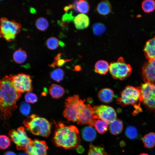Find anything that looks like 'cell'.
<instances>
[{
  "label": "cell",
  "mask_w": 155,
  "mask_h": 155,
  "mask_svg": "<svg viewBox=\"0 0 155 155\" xmlns=\"http://www.w3.org/2000/svg\"><path fill=\"white\" fill-rule=\"evenodd\" d=\"M12 75L5 76L0 80L1 117L5 120L9 119L17 109V102L21 95L13 85Z\"/></svg>",
  "instance_id": "cell-1"
},
{
  "label": "cell",
  "mask_w": 155,
  "mask_h": 155,
  "mask_svg": "<svg viewBox=\"0 0 155 155\" xmlns=\"http://www.w3.org/2000/svg\"><path fill=\"white\" fill-rule=\"evenodd\" d=\"M55 130L53 142L57 146L65 149H76L80 145V138L78 128L61 121H54Z\"/></svg>",
  "instance_id": "cell-2"
},
{
  "label": "cell",
  "mask_w": 155,
  "mask_h": 155,
  "mask_svg": "<svg viewBox=\"0 0 155 155\" xmlns=\"http://www.w3.org/2000/svg\"><path fill=\"white\" fill-rule=\"evenodd\" d=\"M142 102L140 87H135L128 86L121 92L120 96L116 100V103L122 106H133L135 108L133 114L134 115L142 112L140 103Z\"/></svg>",
  "instance_id": "cell-3"
},
{
  "label": "cell",
  "mask_w": 155,
  "mask_h": 155,
  "mask_svg": "<svg viewBox=\"0 0 155 155\" xmlns=\"http://www.w3.org/2000/svg\"><path fill=\"white\" fill-rule=\"evenodd\" d=\"M23 123L33 134L48 137L51 131L52 123L46 119L32 114L24 120Z\"/></svg>",
  "instance_id": "cell-4"
},
{
  "label": "cell",
  "mask_w": 155,
  "mask_h": 155,
  "mask_svg": "<svg viewBox=\"0 0 155 155\" xmlns=\"http://www.w3.org/2000/svg\"><path fill=\"white\" fill-rule=\"evenodd\" d=\"M84 102L80 99L78 94L68 97L64 102L65 109L63 113L64 117L69 121L77 122L80 110Z\"/></svg>",
  "instance_id": "cell-5"
},
{
  "label": "cell",
  "mask_w": 155,
  "mask_h": 155,
  "mask_svg": "<svg viewBox=\"0 0 155 155\" xmlns=\"http://www.w3.org/2000/svg\"><path fill=\"white\" fill-rule=\"evenodd\" d=\"M21 27V24L14 20L2 17L0 19V37L7 41L13 40L20 31Z\"/></svg>",
  "instance_id": "cell-6"
},
{
  "label": "cell",
  "mask_w": 155,
  "mask_h": 155,
  "mask_svg": "<svg viewBox=\"0 0 155 155\" xmlns=\"http://www.w3.org/2000/svg\"><path fill=\"white\" fill-rule=\"evenodd\" d=\"M109 71L115 79L123 80L131 74L132 68L126 63L122 57H120L116 62H112L110 65Z\"/></svg>",
  "instance_id": "cell-7"
},
{
  "label": "cell",
  "mask_w": 155,
  "mask_h": 155,
  "mask_svg": "<svg viewBox=\"0 0 155 155\" xmlns=\"http://www.w3.org/2000/svg\"><path fill=\"white\" fill-rule=\"evenodd\" d=\"M9 137L16 144V149L18 150H24L26 146L32 140L27 135L25 128L20 127L17 129H11L9 131Z\"/></svg>",
  "instance_id": "cell-8"
},
{
  "label": "cell",
  "mask_w": 155,
  "mask_h": 155,
  "mask_svg": "<svg viewBox=\"0 0 155 155\" xmlns=\"http://www.w3.org/2000/svg\"><path fill=\"white\" fill-rule=\"evenodd\" d=\"M142 102L150 110L155 111V85L144 83L140 86Z\"/></svg>",
  "instance_id": "cell-9"
},
{
  "label": "cell",
  "mask_w": 155,
  "mask_h": 155,
  "mask_svg": "<svg viewBox=\"0 0 155 155\" xmlns=\"http://www.w3.org/2000/svg\"><path fill=\"white\" fill-rule=\"evenodd\" d=\"M11 81L15 88L21 93L33 90L32 80L29 75L20 73L12 75Z\"/></svg>",
  "instance_id": "cell-10"
},
{
  "label": "cell",
  "mask_w": 155,
  "mask_h": 155,
  "mask_svg": "<svg viewBox=\"0 0 155 155\" xmlns=\"http://www.w3.org/2000/svg\"><path fill=\"white\" fill-rule=\"evenodd\" d=\"M96 119H100L110 124L117 119V114L111 107L104 105L94 106Z\"/></svg>",
  "instance_id": "cell-11"
},
{
  "label": "cell",
  "mask_w": 155,
  "mask_h": 155,
  "mask_svg": "<svg viewBox=\"0 0 155 155\" xmlns=\"http://www.w3.org/2000/svg\"><path fill=\"white\" fill-rule=\"evenodd\" d=\"M96 119L94 108L90 104L85 103L80 108L77 123L78 124H87L89 126H94Z\"/></svg>",
  "instance_id": "cell-12"
},
{
  "label": "cell",
  "mask_w": 155,
  "mask_h": 155,
  "mask_svg": "<svg viewBox=\"0 0 155 155\" xmlns=\"http://www.w3.org/2000/svg\"><path fill=\"white\" fill-rule=\"evenodd\" d=\"M48 147L46 142L37 139L31 140L25 151L29 155H47Z\"/></svg>",
  "instance_id": "cell-13"
},
{
  "label": "cell",
  "mask_w": 155,
  "mask_h": 155,
  "mask_svg": "<svg viewBox=\"0 0 155 155\" xmlns=\"http://www.w3.org/2000/svg\"><path fill=\"white\" fill-rule=\"evenodd\" d=\"M142 76L144 83H155V59L148 61L144 64Z\"/></svg>",
  "instance_id": "cell-14"
},
{
  "label": "cell",
  "mask_w": 155,
  "mask_h": 155,
  "mask_svg": "<svg viewBox=\"0 0 155 155\" xmlns=\"http://www.w3.org/2000/svg\"><path fill=\"white\" fill-rule=\"evenodd\" d=\"M144 51L145 57L148 61L155 59V36L146 42Z\"/></svg>",
  "instance_id": "cell-15"
},
{
  "label": "cell",
  "mask_w": 155,
  "mask_h": 155,
  "mask_svg": "<svg viewBox=\"0 0 155 155\" xmlns=\"http://www.w3.org/2000/svg\"><path fill=\"white\" fill-rule=\"evenodd\" d=\"M89 21L88 16L83 13L78 14L73 19L75 26L78 30H82L87 28L89 24Z\"/></svg>",
  "instance_id": "cell-16"
},
{
  "label": "cell",
  "mask_w": 155,
  "mask_h": 155,
  "mask_svg": "<svg viewBox=\"0 0 155 155\" xmlns=\"http://www.w3.org/2000/svg\"><path fill=\"white\" fill-rule=\"evenodd\" d=\"M115 96L113 91L109 88H104L100 90L98 93L99 100L105 103H109L113 100Z\"/></svg>",
  "instance_id": "cell-17"
},
{
  "label": "cell",
  "mask_w": 155,
  "mask_h": 155,
  "mask_svg": "<svg viewBox=\"0 0 155 155\" xmlns=\"http://www.w3.org/2000/svg\"><path fill=\"white\" fill-rule=\"evenodd\" d=\"M82 135L84 140L87 141L91 142L95 139L96 133L92 127L89 126L83 128L82 131Z\"/></svg>",
  "instance_id": "cell-18"
},
{
  "label": "cell",
  "mask_w": 155,
  "mask_h": 155,
  "mask_svg": "<svg viewBox=\"0 0 155 155\" xmlns=\"http://www.w3.org/2000/svg\"><path fill=\"white\" fill-rule=\"evenodd\" d=\"M49 91L51 97L55 99H58L61 97L65 93L63 88L60 86L52 84L50 87Z\"/></svg>",
  "instance_id": "cell-19"
},
{
  "label": "cell",
  "mask_w": 155,
  "mask_h": 155,
  "mask_svg": "<svg viewBox=\"0 0 155 155\" xmlns=\"http://www.w3.org/2000/svg\"><path fill=\"white\" fill-rule=\"evenodd\" d=\"M123 128L122 121L119 119H116L109 124V128L111 133L117 135L120 133Z\"/></svg>",
  "instance_id": "cell-20"
},
{
  "label": "cell",
  "mask_w": 155,
  "mask_h": 155,
  "mask_svg": "<svg viewBox=\"0 0 155 155\" xmlns=\"http://www.w3.org/2000/svg\"><path fill=\"white\" fill-rule=\"evenodd\" d=\"M109 65L104 60H100L97 61L94 66L95 71L101 75L106 74L109 70Z\"/></svg>",
  "instance_id": "cell-21"
},
{
  "label": "cell",
  "mask_w": 155,
  "mask_h": 155,
  "mask_svg": "<svg viewBox=\"0 0 155 155\" xmlns=\"http://www.w3.org/2000/svg\"><path fill=\"white\" fill-rule=\"evenodd\" d=\"M96 10L101 15H107L111 11V4L108 1H102L98 4L96 8Z\"/></svg>",
  "instance_id": "cell-22"
},
{
  "label": "cell",
  "mask_w": 155,
  "mask_h": 155,
  "mask_svg": "<svg viewBox=\"0 0 155 155\" xmlns=\"http://www.w3.org/2000/svg\"><path fill=\"white\" fill-rule=\"evenodd\" d=\"M144 147L150 148L155 146V133L151 132L146 134L142 138Z\"/></svg>",
  "instance_id": "cell-23"
},
{
  "label": "cell",
  "mask_w": 155,
  "mask_h": 155,
  "mask_svg": "<svg viewBox=\"0 0 155 155\" xmlns=\"http://www.w3.org/2000/svg\"><path fill=\"white\" fill-rule=\"evenodd\" d=\"M27 57L26 52L24 50L19 49L13 53V58L14 61L18 64L24 62Z\"/></svg>",
  "instance_id": "cell-24"
},
{
  "label": "cell",
  "mask_w": 155,
  "mask_h": 155,
  "mask_svg": "<svg viewBox=\"0 0 155 155\" xmlns=\"http://www.w3.org/2000/svg\"><path fill=\"white\" fill-rule=\"evenodd\" d=\"M88 155H108L105 150L103 147L96 146L90 143Z\"/></svg>",
  "instance_id": "cell-25"
},
{
  "label": "cell",
  "mask_w": 155,
  "mask_h": 155,
  "mask_svg": "<svg viewBox=\"0 0 155 155\" xmlns=\"http://www.w3.org/2000/svg\"><path fill=\"white\" fill-rule=\"evenodd\" d=\"M94 126L98 133L102 134L107 131L108 123L103 120L97 119L95 121Z\"/></svg>",
  "instance_id": "cell-26"
},
{
  "label": "cell",
  "mask_w": 155,
  "mask_h": 155,
  "mask_svg": "<svg viewBox=\"0 0 155 155\" xmlns=\"http://www.w3.org/2000/svg\"><path fill=\"white\" fill-rule=\"evenodd\" d=\"M76 10L79 12L83 13H86L89 11L90 6L86 1L80 0L76 2Z\"/></svg>",
  "instance_id": "cell-27"
},
{
  "label": "cell",
  "mask_w": 155,
  "mask_h": 155,
  "mask_svg": "<svg viewBox=\"0 0 155 155\" xmlns=\"http://www.w3.org/2000/svg\"><path fill=\"white\" fill-rule=\"evenodd\" d=\"M142 8L145 13H149L153 11L155 9V1L146 0L142 3Z\"/></svg>",
  "instance_id": "cell-28"
},
{
  "label": "cell",
  "mask_w": 155,
  "mask_h": 155,
  "mask_svg": "<svg viewBox=\"0 0 155 155\" xmlns=\"http://www.w3.org/2000/svg\"><path fill=\"white\" fill-rule=\"evenodd\" d=\"M64 72L61 69L56 68L51 73L50 76L52 79L56 81L59 82L62 81L64 77Z\"/></svg>",
  "instance_id": "cell-29"
},
{
  "label": "cell",
  "mask_w": 155,
  "mask_h": 155,
  "mask_svg": "<svg viewBox=\"0 0 155 155\" xmlns=\"http://www.w3.org/2000/svg\"><path fill=\"white\" fill-rule=\"evenodd\" d=\"M125 134L127 137L132 140L135 139L138 136L137 129L135 127L132 126H129L126 127Z\"/></svg>",
  "instance_id": "cell-30"
},
{
  "label": "cell",
  "mask_w": 155,
  "mask_h": 155,
  "mask_svg": "<svg viewBox=\"0 0 155 155\" xmlns=\"http://www.w3.org/2000/svg\"><path fill=\"white\" fill-rule=\"evenodd\" d=\"M35 26L39 30L44 31L48 27L49 23L47 20L42 17L38 18L36 21Z\"/></svg>",
  "instance_id": "cell-31"
},
{
  "label": "cell",
  "mask_w": 155,
  "mask_h": 155,
  "mask_svg": "<svg viewBox=\"0 0 155 155\" xmlns=\"http://www.w3.org/2000/svg\"><path fill=\"white\" fill-rule=\"evenodd\" d=\"M93 31L96 36H100L106 31V27L104 25L101 23H96L92 26Z\"/></svg>",
  "instance_id": "cell-32"
},
{
  "label": "cell",
  "mask_w": 155,
  "mask_h": 155,
  "mask_svg": "<svg viewBox=\"0 0 155 155\" xmlns=\"http://www.w3.org/2000/svg\"><path fill=\"white\" fill-rule=\"evenodd\" d=\"M46 44L48 49L53 50L58 47L59 44V41L57 38L52 36L47 40Z\"/></svg>",
  "instance_id": "cell-33"
},
{
  "label": "cell",
  "mask_w": 155,
  "mask_h": 155,
  "mask_svg": "<svg viewBox=\"0 0 155 155\" xmlns=\"http://www.w3.org/2000/svg\"><path fill=\"white\" fill-rule=\"evenodd\" d=\"M10 145V141L9 137L5 135H1L0 137V147L1 149L7 148Z\"/></svg>",
  "instance_id": "cell-34"
},
{
  "label": "cell",
  "mask_w": 155,
  "mask_h": 155,
  "mask_svg": "<svg viewBox=\"0 0 155 155\" xmlns=\"http://www.w3.org/2000/svg\"><path fill=\"white\" fill-rule=\"evenodd\" d=\"M61 53H60L56 56L55 58V61L50 65L51 66L53 67L56 65L58 67L61 66L65 62L70 60L69 59H61Z\"/></svg>",
  "instance_id": "cell-35"
},
{
  "label": "cell",
  "mask_w": 155,
  "mask_h": 155,
  "mask_svg": "<svg viewBox=\"0 0 155 155\" xmlns=\"http://www.w3.org/2000/svg\"><path fill=\"white\" fill-rule=\"evenodd\" d=\"M30 105L26 102L22 101L20 104V110L23 115H28L30 112Z\"/></svg>",
  "instance_id": "cell-36"
},
{
  "label": "cell",
  "mask_w": 155,
  "mask_h": 155,
  "mask_svg": "<svg viewBox=\"0 0 155 155\" xmlns=\"http://www.w3.org/2000/svg\"><path fill=\"white\" fill-rule=\"evenodd\" d=\"M25 99L28 103L33 104L38 100V97L34 94L30 92H27L25 96Z\"/></svg>",
  "instance_id": "cell-37"
},
{
  "label": "cell",
  "mask_w": 155,
  "mask_h": 155,
  "mask_svg": "<svg viewBox=\"0 0 155 155\" xmlns=\"http://www.w3.org/2000/svg\"><path fill=\"white\" fill-rule=\"evenodd\" d=\"M73 18V17L72 16L71 13L69 14L66 13L63 16L62 19L63 21H69L73 19H74Z\"/></svg>",
  "instance_id": "cell-38"
},
{
  "label": "cell",
  "mask_w": 155,
  "mask_h": 155,
  "mask_svg": "<svg viewBox=\"0 0 155 155\" xmlns=\"http://www.w3.org/2000/svg\"><path fill=\"white\" fill-rule=\"evenodd\" d=\"M76 149L77 152L80 153H83L84 150V149L83 147L80 145Z\"/></svg>",
  "instance_id": "cell-39"
},
{
  "label": "cell",
  "mask_w": 155,
  "mask_h": 155,
  "mask_svg": "<svg viewBox=\"0 0 155 155\" xmlns=\"http://www.w3.org/2000/svg\"><path fill=\"white\" fill-rule=\"evenodd\" d=\"M3 155H16V154L13 152L8 151L5 152Z\"/></svg>",
  "instance_id": "cell-40"
},
{
  "label": "cell",
  "mask_w": 155,
  "mask_h": 155,
  "mask_svg": "<svg viewBox=\"0 0 155 155\" xmlns=\"http://www.w3.org/2000/svg\"><path fill=\"white\" fill-rule=\"evenodd\" d=\"M35 10L33 8H32V9H30V11L32 13H34L35 11Z\"/></svg>",
  "instance_id": "cell-41"
},
{
  "label": "cell",
  "mask_w": 155,
  "mask_h": 155,
  "mask_svg": "<svg viewBox=\"0 0 155 155\" xmlns=\"http://www.w3.org/2000/svg\"><path fill=\"white\" fill-rule=\"evenodd\" d=\"M139 155H149L148 154L146 153H142L140 154Z\"/></svg>",
  "instance_id": "cell-42"
},
{
  "label": "cell",
  "mask_w": 155,
  "mask_h": 155,
  "mask_svg": "<svg viewBox=\"0 0 155 155\" xmlns=\"http://www.w3.org/2000/svg\"><path fill=\"white\" fill-rule=\"evenodd\" d=\"M19 155H29L27 153H22L20 154Z\"/></svg>",
  "instance_id": "cell-43"
}]
</instances>
